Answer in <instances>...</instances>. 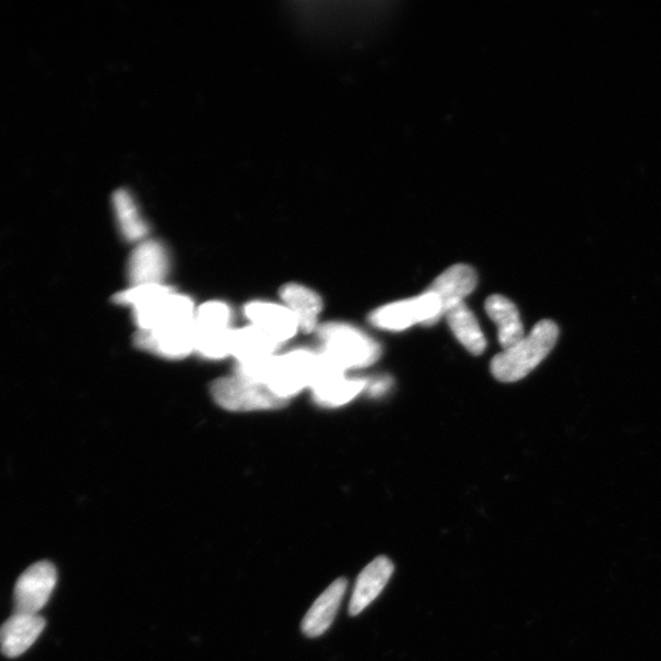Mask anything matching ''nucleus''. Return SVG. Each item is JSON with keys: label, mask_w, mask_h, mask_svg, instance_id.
<instances>
[{"label": "nucleus", "mask_w": 661, "mask_h": 661, "mask_svg": "<svg viewBox=\"0 0 661 661\" xmlns=\"http://www.w3.org/2000/svg\"><path fill=\"white\" fill-rule=\"evenodd\" d=\"M442 317H445V314L438 295L428 290L419 297L384 305L372 311L369 320L374 327L382 330L403 331L417 323L430 327Z\"/></svg>", "instance_id": "nucleus-4"}, {"label": "nucleus", "mask_w": 661, "mask_h": 661, "mask_svg": "<svg viewBox=\"0 0 661 661\" xmlns=\"http://www.w3.org/2000/svg\"><path fill=\"white\" fill-rule=\"evenodd\" d=\"M450 329L456 339L469 353L479 355L487 348V340L479 322L466 303L458 304L445 315Z\"/></svg>", "instance_id": "nucleus-20"}, {"label": "nucleus", "mask_w": 661, "mask_h": 661, "mask_svg": "<svg viewBox=\"0 0 661 661\" xmlns=\"http://www.w3.org/2000/svg\"><path fill=\"white\" fill-rule=\"evenodd\" d=\"M56 584L57 570L51 562L29 566L15 585V614L37 615L51 598Z\"/></svg>", "instance_id": "nucleus-7"}, {"label": "nucleus", "mask_w": 661, "mask_h": 661, "mask_svg": "<svg viewBox=\"0 0 661 661\" xmlns=\"http://www.w3.org/2000/svg\"><path fill=\"white\" fill-rule=\"evenodd\" d=\"M137 347L168 359H182L194 350V321L136 334Z\"/></svg>", "instance_id": "nucleus-10"}, {"label": "nucleus", "mask_w": 661, "mask_h": 661, "mask_svg": "<svg viewBox=\"0 0 661 661\" xmlns=\"http://www.w3.org/2000/svg\"><path fill=\"white\" fill-rule=\"evenodd\" d=\"M170 270V259L164 246L156 241H144L136 246L127 264L132 287L162 284Z\"/></svg>", "instance_id": "nucleus-11"}, {"label": "nucleus", "mask_w": 661, "mask_h": 661, "mask_svg": "<svg viewBox=\"0 0 661 661\" xmlns=\"http://www.w3.org/2000/svg\"><path fill=\"white\" fill-rule=\"evenodd\" d=\"M554 321H539L528 335L491 360V372L501 382L526 378L554 350L559 339Z\"/></svg>", "instance_id": "nucleus-2"}, {"label": "nucleus", "mask_w": 661, "mask_h": 661, "mask_svg": "<svg viewBox=\"0 0 661 661\" xmlns=\"http://www.w3.org/2000/svg\"><path fill=\"white\" fill-rule=\"evenodd\" d=\"M244 313L253 327L269 334L280 344L290 341L299 331L297 320L284 305L262 301L252 302L246 305Z\"/></svg>", "instance_id": "nucleus-12"}, {"label": "nucleus", "mask_w": 661, "mask_h": 661, "mask_svg": "<svg viewBox=\"0 0 661 661\" xmlns=\"http://www.w3.org/2000/svg\"><path fill=\"white\" fill-rule=\"evenodd\" d=\"M486 309L490 319L498 325L499 341L503 351L525 338L519 311L510 299L499 294L491 295L486 303Z\"/></svg>", "instance_id": "nucleus-19"}, {"label": "nucleus", "mask_w": 661, "mask_h": 661, "mask_svg": "<svg viewBox=\"0 0 661 661\" xmlns=\"http://www.w3.org/2000/svg\"><path fill=\"white\" fill-rule=\"evenodd\" d=\"M46 626L38 615L14 614L0 627V650L8 658H16L26 652Z\"/></svg>", "instance_id": "nucleus-16"}, {"label": "nucleus", "mask_w": 661, "mask_h": 661, "mask_svg": "<svg viewBox=\"0 0 661 661\" xmlns=\"http://www.w3.org/2000/svg\"><path fill=\"white\" fill-rule=\"evenodd\" d=\"M281 344L260 329L249 327L233 330L231 355L236 363H252L274 357Z\"/></svg>", "instance_id": "nucleus-18"}, {"label": "nucleus", "mask_w": 661, "mask_h": 661, "mask_svg": "<svg viewBox=\"0 0 661 661\" xmlns=\"http://www.w3.org/2000/svg\"><path fill=\"white\" fill-rule=\"evenodd\" d=\"M347 587V579H335L315 601L307 615L303 619L302 629L305 636L315 638L327 633L335 615L339 613Z\"/></svg>", "instance_id": "nucleus-15"}, {"label": "nucleus", "mask_w": 661, "mask_h": 661, "mask_svg": "<svg viewBox=\"0 0 661 661\" xmlns=\"http://www.w3.org/2000/svg\"><path fill=\"white\" fill-rule=\"evenodd\" d=\"M318 365L315 370L310 389L315 401L322 406L340 407L348 403L367 388V381L360 379H347L344 371L318 352Z\"/></svg>", "instance_id": "nucleus-8"}, {"label": "nucleus", "mask_w": 661, "mask_h": 661, "mask_svg": "<svg viewBox=\"0 0 661 661\" xmlns=\"http://www.w3.org/2000/svg\"><path fill=\"white\" fill-rule=\"evenodd\" d=\"M113 206L124 238L130 242H144L149 227L143 221L132 195L123 189L115 192Z\"/></svg>", "instance_id": "nucleus-21"}, {"label": "nucleus", "mask_w": 661, "mask_h": 661, "mask_svg": "<svg viewBox=\"0 0 661 661\" xmlns=\"http://www.w3.org/2000/svg\"><path fill=\"white\" fill-rule=\"evenodd\" d=\"M233 330L231 320L221 314L205 311L194 317V350L207 359L231 355Z\"/></svg>", "instance_id": "nucleus-9"}, {"label": "nucleus", "mask_w": 661, "mask_h": 661, "mask_svg": "<svg viewBox=\"0 0 661 661\" xmlns=\"http://www.w3.org/2000/svg\"><path fill=\"white\" fill-rule=\"evenodd\" d=\"M281 299L285 308L294 315L298 328L304 333L318 330V319L322 310V301L318 293L302 284H285L281 290Z\"/></svg>", "instance_id": "nucleus-17"}, {"label": "nucleus", "mask_w": 661, "mask_h": 661, "mask_svg": "<svg viewBox=\"0 0 661 661\" xmlns=\"http://www.w3.org/2000/svg\"><path fill=\"white\" fill-rule=\"evenodd\" d=\"M394 572L392 561L387 556L374 559L362 571L355 584L350 604V614L357 616L377 599L389 584Z\"/></svg>", "instance_id": "nucleus-13"}, {"label": "nucleus", "mask_w": 661, "mask_h": 661, "mask_svg": "<svg viewBox=\"0 0 661 661\" xmlns=\"http://www.w3.org/2000/svg\"><path fill=\"white\" fill-rule=\"evenodd\" d=\"M477 273L468 265H453L433 281L429 291L438 295L443 314L465 303L468 295L476 290Z\"/></svg>", "instance_id": "nucleus-14"}, {"label": "nucleus", "mask_w": 661, "mask_h": 661, "mask_svg": "<svg viewBox=\"0 0 661 661\" xmlns=\"http://www.w3.org/2000/svg\"><path fill=\"white\" fill-rule=\"evenodd\" d=\"M322 357L341 370L365 368L380 358V345L348 323H325L318 329Z\"/></svg>", "instance_id": "nucleus-3"}, {"label": "nucleus", "mask_w": 661, "mask_h": 661, "mask_svg": "<svg viewBox=\"0 0 661 661\" xmlns=\"http://www.w3.org/2000/svg\"><path fill=\"white\" fill-rule=\"evenodd\" d=\"M318 358V353L303 348L278 355L268 388L276 396L290 401L305 388H310Z\"/></svg>", "instance_id": "nucleus-6"}, {"label": "nucleus", "mask_w": 661, "mask_h": 661, "mask_svg": "<svg viewBox=\"0 0 661 661\" xmlns=\"http://www.w3.org/2000/svg\"><path fill=\"white\" fill-rule=\"evenodd\" d=\"M114 302L133 308L140 331H156L191 323L195 317L192 299L163 284L136 285L118 293Z\"/></svg>", "instance_id": "nucleus-1"}, {"label": "nucleus", "mask_w": 661, "mask_h": 661, "mask_svg": "<svg viewBox=\"0 0 661 661\" xmlns=\"http://www.w3.org/2000/svg\"><path fill=\"white\" fill-rule=\"evenodd\" d=\"M211 393L222 408L232 412L280 409L289 403L276 396L265 384L249 382L235 375L216 380Z\"/></svg>", "instance_id": "nucleus-5"}]
</instances>
